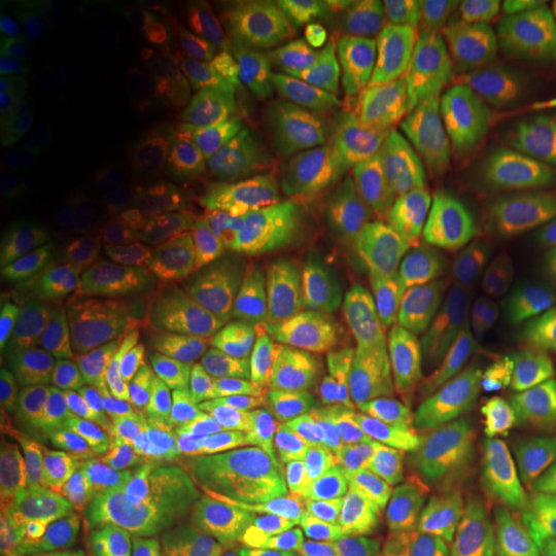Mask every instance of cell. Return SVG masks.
Returning <instances> with one entry per match:
<instances>
[{"label":"cell","instance_id":"6da1fadb","mask_svg":"<svg viewBox=\"0 0 556 556\" xmlns=\"http://www.w3.org/2000/svg\"><path fill=\"white\" fill-rule=\"evenodd\" d=\"M351 142L384 204L392 250L428 274H462L475 255L479 222L451 176L443 131H405L361 116Z\"/></svg>","mask_w":556,"mask_h":556},{"label":"cell","instance_id":"7a4b0ae2","mask_svg":"<svg viewBox=\"0 0 556 556\" xmlns=\"http://www.w3.org/2000/svg\"><path fill=\"white\" fill-rule=\"evenodd\" d=\"M441 345V317L397 307L340 353L328 377L332 428L358 441H389L415 422L428 368Z\"/></svg>","mask_w":556,"mask_h":556},{"label":"cell","instance_id":"3957f363","mask_svg":"<svg viewBox=\"0 0 556 556\" xmlns=\"http://www.w3.org/2000/svg\"><path fill=\"white\" fill-rule=\"evenodd\" d=\"M469 486L456 471L430 458L397 454L361 469L336 518L368 544L405 533L467 528Z\"/></svg>","mask_w":556,"mask_h":556},{"label":"cell","instance_id":"277c9868","mask_svg":"<svg viewBox=\"0 0 556 556\" xmlns=\"http://www.w3.org/2000/svg\"><path fill=\"white\" fill-rule=\"evenodd\" d=\"M451 299L490 319L556 307V219H513L492 229L456 276Z\"/></svg>","mask_w":556,"mask_h":556},{"label":"cell","instance_id":"5b68a950","mask_svg":"<svg viewBox=\"0 0 556 556\" xmlns=\"http://www.w3.org/2000/svg\"><path fill=\"white\" fill-rule=\"evenodd\" d=\"M518 402L497 368L475 348L441 332L417 402L415 426L438 446L477 448L516 426Z\"/></svg>","mask_w":556,"mask_h":556},{"label":"cell","instance_id":"8992f818","mask_svg":"<svg viewBox=\"0 0 556 556\" xmlns=\"http://www.w3.org/2000/svg\"><path fill=\"white\" fill-rule=\"evenodd\" d=\"M464 50L482 83L556 127V65L518 3L469 9Z\"/></svg>","mask_w":556,"mask_h":556},{"label":"cell","instance_id":"52a82bcc","mask_svg":"<svg viewBox=\"0 0 556 556\" xmlns=\"http://www.w3.org/2000/svg\"><path fill=\"white\" fill-rule=\"evenodd\" d=\"M315 212L330 274L351 287L371 281L392 250L371 180L345 165H325L315 178Z\"/></svg>","mask_w":556,"mask_h":556},{"label":"cell","instance_id":"ba28073f","mask_svg":"<svg viewBox=\"0 0 556 556\" xmlns=\"http://www.w3.org/2000/svg\"><path fill=\"white\" fill-rule=\"evenodd\" d=\"M451 176L469 199L482 227L497 229L513 219H556V193L536 176L526 157L503 155L443 131Z\"/></svg>","mask_w":556,"mask_h":556},{"label":"cell","instance_id":"9c48e42d","mask_svg":"<svg viewBox=\"0 0 556 556\" xmlns=\"http://www.w3.org/2000/svg\"><path fill=\"white\" fill-rule=\"evenodd\" d=\"M417 50L426 54L438 83H441L448 116L462 139L477 148L503 152V155L518 157L531 152L544 135L546 122L541 116L475 78L454 60L443 58V52L435 50L433 45L417 47Z\"/></svg>","mask_w":556,"mask_h":556},{"label":"cell","instance_id":"30bf717a","mask_svg":"<svg viewBox=\"0 0 556 556\" xmlns=\"http://www.w3.org/2000/svg\"><path fill=\"white\" fill-rule=\"evenodd\" d=\"M441 332L482 353L516 402L556 368V307L518 319H490L456 307L441 315Z\"/></svg>","mask_w":556,"mask_h":556},{"label":"cell","instance_id":"8fae6325","mask_svg":"<svg viewBox=\"0 0 556 556\" xmlns=\"http://www.w3.org/2000/svg\"><path fill=\"white\" fill-rule=\"evenodd\" d=\"M361 469L345 458H309L278 482L258 490L253 516L270 536H296L304 528L336 516Z\"/></svg>","mask_w":556,"mask_h":556},{"label":"cell","instance_id":"7c38bea8","mask_svg":"<svg viewBox=\"0 0 556 556\" xmlns=\"http://www.w3.org/2000/svg\"><path fill=\"white\" fill-rule=\"evenodd\" d=\"M242 523L219 497L186 495L152 510L139 528L142 556H235Z\"/></svg>","mask_w":556,"mask_h":556},{"label":"cell","instance_id":"4fadbf2b","mask_svg":"<svg viewBox=\"0 0 556 556\" xmlns=\"http://www.w3.org/2000/svg\"><path fill=\"white\" fill-rule=\"evenodd\" d=\"M317 426L294 407L253 409L235 433V467L250 486L266 490L315 458Z\"/></svg>","mask_w":556,"mask_h":556},{"label":"cell","instance_id":"5bb4252c","mask_svg":"<svg viewBox=\"0 0 556 556\" xmlns=\"http://www.w3.org/2000/svg\"><path fill=\"white\" fill-rule=\"evenodd\" d=\"M435 73L417 47L405 45L368 62L356 90L387 124L405 131H426L433 103Z\"/></svg>","mask_w":556,"mask_h":556},{"label":"cell","instance_id":"9a60e30c","mask_svg":"<svg viewBox=\"0 0 556 556\" xmlns=\"http://www.w3.org/2000/svg\"><path fill=\"white\" fill-rule=\"evenodd\" d=\"M41 16L86 26L116 60L135 62L150 52L165 29V5L150 0H54L34 5Z\"/></svg>","mask_w":556,"mask_h":556},{"label":"cell","instance_id":"2e32d148","mask_svg":"<svg viewBox=\"0 0 556 556\" xmlns=\"http://www.w3.org/2000/svg\"><path fill=\"white\" fill-rule=\"evenodd\" d=\"M31 34L52 58L70 101L96 103L106 99L119 80L116 54L86 26L45 16L31 24Z\"/></svg>","mask_w":556,"mask_h":556},{"label":"cell","instance_id":"e0dca14e","mask_svg":"<svg viewBox=\"0 0 556 556\" xmlns=\"http://www.w3.org/2000/svg\"><path fill=\"white\" fill-rule=\"evenodd\" d=\"M129 353V312L119 296L106 294L86 312V317L78 323V330L70 338L65 353L54 364L103 389L119 377Z\"/></svg>","mask_w":556,"mask_h":556},{"label":"cell","instance_id":"ac0fdd59","mask_svg":"<svg viewBox=\"0 0 556 556\" xmlns=\"http://www.w3.org/2000/svg\"><path fill=\"white\" fill-rule=\"evenodd\" d=\"M99 387L58 364L21 377L9 389V409L18 426L31 430L73 428L93 407Z\"/></svg>","mask_w":556,"mask_h":556},{"label":"cell","instance_id":"d6986e66","mask_svg":"<svg viewBox=\"0 0 556 556\" xmlns=\"http://www.w3.org/2000/svg\"><path fill=\"white\" fill-rule=\"evenodd\" d=\"M296 31L309 41L312 50L328 62L332 73L340 75L353 88L358 86L361 73L368 62L402 45L400 37H392L384 29L364 24V21L345 16L336 11H302L296 21Z\"/></svg>","mask_w":556,"mask_h":556},{"label":"cell","instance_id":"ffe728a7","mask_svg":"<svg viewBox=\"0 0 556 556\" xmlns=\"http://www.w3.org/2000/svg\"><path fill=\"white\" fill-rule=\"evenodd\" d=\"M70 477L67 458L31 430L3 422L0 430V486L9 505H34L50 500Z\"/></svg>","mask_w":556,"mask_h":556},{"label":"cell","instance_id":"44dd1931","mask_svg":"<svg viewBox=\"0 0 556 556\" xmlns=\"http://www.w3.org/2000/svg\"><path fill=\"white\" fill-rule=\"evenodd\" d=\"M86 307V281L47 296L45 302L3 317V364L26 366L52 351L62 338L83 319Z\"/></svg>","mask_w":556,"mask_h":556},{"label":"cell","instance_id":"7402d4cb","mask_svg":"<svg viewBox=\"0 0 556 556\" xmlns=\"http://www.w3.org/2000/svg\"><path fill=\"white\" fill-rule=\"evenodd\" d=\"M0 129L3 137L37 148L78 157L83 144V124L78 109L62 93L26 96L3 90L0 96Z\"/></svg>","mask_w":556,"mask_h":556},{"label":"cell","instance_id":"603a6c76","mask_svg":"<svg viewBox=\"0 0 556 556\" xmlns=\"http://www.w3.org/2000/svg\"><path fill=\"white\" fill-rule=\"evenodd\" d=\"M294 5L274 0H214L191 13V31L208 47H235L274 29H296Z\"/></svg>","mask_w":556,"mask_h":556},{"label":"cell","instance_id":"cb8c5ba5","mask_svg":"<svg viewBox=\"0 0 556 556\" xmlns=\"http://www.w3.org/2000/svg\"><path fill=\"white\" fill-rule=\"evenodd\" d=\"M131 184L150 229H170L193 201V170L178 155H155L131 173Z\"/></svg>","mask_w":556,"mask_h":556},{"label":"cell","instance_id":"d4e9b609","mask_svg":"<svg viewBox=\"0 0 556 556\" xmlns=\"http://www.w3.org/2000/svg\"><path fill=\"white\" fill-rule=\"evenodd\" d=\"M73 201L52 189H11L0 197V229L26 232L50 248L70 242Z\"/></svg>","mask_w":556,"mask_h":556},{"label":"cell","instance_id":"484cf974","mask_svg":"<svg viewBox=\"0 0 556 556\" xmlns=\"http://www.w3.org/2000/svg\"><path fill=\"white\" fill-rule=\"evenodd\" d=\"M238 93L250 116L266 127L287 124L299 111V86L294 75L278 60L253 58L242 62Z\"/></svg>","mask_w":556,"mask_h":556},{"label":"cell","instance_id":"4316f807","mask_svg":"<svg viewBox=\"0 0 556 556\" xmlns=\"http://www.w3.org/2000/svg\"><path fill=\"white\" fill-rule=\"evenodd\" d=\"M80 204L86 206L90 219L96 227L106 235V240L116 242H135L142 238L148 222L139 208L135 184L131 176L122 173H106V176L90 180L86 189L80 191Z\"/></svg>","mask_w":556,"mask_h":556},{"label":"cell","instance_id":"83f0119b","mask_svg":"<svg viewBox=\"0 0 556 556\" xmlns=\"http://www.w3.org/2000/svg\"><path fill=\"white\" fill-rule=\"evenodd\" d=\"M78 176V157L3 137L0 142V186L11 189H52Z\"/></svg>","mask_w":556,"mask_h":556},{"label":"cell","instance_id":"f1b7e54d","mask_svg":"<svg viewBox=\"0 0 556 556\" xmlns=\"http://www.w3.org/2000/svg\"><path fill=\"white\" fill-rule=\"evenodd\" d=\"M497 505L516 526L556 528V456L523 464L510 486L500 492Z\"/></svg>","mask_w":556,"mask_h":556},{"label":"cell","instance_id":"f546056e","mask_svg":"<svg viewBox=\"0 0 556 556\" xmlns=\"http://www.w3.org/2000/svg\"><path fill=\"white\" fill-rule=\"evenodd\" d=\"M83 281H86V245L80 240H70L26 278L24 287L0 299V317L16 315L18 309L45 302L47 296Z\"/></svg>","mask_w":556,"mask_h":556},{"label":"cell","instance_id":"4dcf8cb0","mask_svg":"<svg viewBox=\"0 0 556 556\" xmlns=\"http://www.w3.org/2000/svg\"><path fill=\"white\" fill-rule=\"evenodd\" d=\"M490 552V541L471 528H441L374 541L366 556H486Z\"/></svg>","mask_w":556,"mask_h":556},{"label":"cell","instance_id":"1f68e13d","mask_svg":"<svg viewBox=\"0 0 556 556\" xmlns=\"http://www.w3.org/2000/svg\"><path fill=\"white\" fill-rule=\"evenodd\" d=\"M0 78H3L5 90H13V93H60L54 73L47 65V60L37 52V47L9 29L3 31V39H0Z\"/></svg>","mask_w":556,"mask_h":556},{"label":"cell","instance_id":"d6a6232c","mask_svg":"<svg viewBox=\"0 0 556 556\" xmlns=\"http://www.w3.org/2000/svg\"><path fill=\"white\" fill-rule=\"evenodd\" d=\"M332 9L345 13V16H353L364 24L377 26V29H384L387 34H400V37H407L413 47H426L430 41L426 39V31H422V11L420 5L413 3H389V0H374V3H336Z\"/></svg>","mask_w":556,"mask_h":556},{"label":"cell","instance_id":"836d02e7","mask_svg":"<svg viewBox=\"0 0 556 556\" xmlns=\"http://www.w3.org/2000/svg\"><path fill=\"white\" fill-rule=\"evenodd\" d=\"M54 253V248L26 232L0 229V299L26 283L34 270Z\"/></svg>","mask_w":556,"mask_h":556},{"label":"cell","instance_id":"e575fe53","mask_svg":"<svg viewBox=\"0 0 556 556\" xmlns=\"http://www.w3.org/2000/svg\"><path fill=\"white\" fill-rule=\"evenodd\" d=\"M299 552L307 556H366L368 544L343 518H325L291 536Z\"/></svg>","mask_w":556,"mask_h":556},{"label":"cell","instance_id":"d590c367","mask_svg":"<svg viewBox=\"0 0 556 556\" xmlns=\"http://www.w3.org/2000/svg\"><path fill=\"white\" fill-rule=\"evenodd\" d=\"M518 415L536 446L544 448L546 456H556V368L518 402Z\"/></svg>","mask_w":556,"mask_h":556},{"label":"cell","instance_id":"8d00e7d4","mask_svg":"<svg viewBox=\"0 0 556 556\" xmlns=\"http://www.w3.org/2000/svg\"><path fill=\"white\" fill-rule=\"evenodd\" d=\"M507 544L520 556H556V528L548 526H516Z\"/></svg>","mask_w":556,"mask_h":556},{"label":"cell","instance_id":"74e56055","mask_svg":"<svg viewBox=\"0 0 556 556\" xmlns=\"http://www.w3.org/2000/svg\"><path fill=\"white\" fill-rule=\"evenodd\" d=\"M526 163L536 170V176L544 180L556 193V127L541 135V139L533 144L531 152L526 155Z\"/></svg>","mask_w":556,"mask_h":556},{"label":"cell","instance_id":"f35d334b","mask_svg":"<svg viewBox=\"0 0 556 556\" xmlns=\"http://www.w3.org/2000/svg\"><path fill=\"white\" fill-rule=\"evenodd\" d=\"M266 556H307V554L299 552V548L294 546V541L287 539V541H281L276 548H270Z\"/></svg>","mask_w":556,"mask_h":556},{"label":"cell","instance_id":"ab89813d","mask_svg":"<svg viewBox=\"0 0 556 556\" xmlns=\"http://www.w3.org/2000/svg\"><path fill=\"white\" fill-rule=\"evenodd\" d=\"M486 556H520V554H518L516 548H513V546L507 544V541H505V544H500V546H492V552L486 554Z\"/></svg>","mask_w":556,"mask_h":556},{"label":"cell","instance_id":"60d3db41","mask_svg":"<svg viewBox=\"0 0 556 556\" xmlns=\"http://www.w3.org/2000/svg\"><path fill=\"white\" fill-rule=\"evenodd\" d=\"M39 556H86V554H78V552H47V554H39Z\"/></svg>","mask_w":556,"mask_h":556},{"label":"cell","instance_id":"b9f144b4","mask_svg":"<svg viewBox=\"0 0 556 556\" xmlns=\"http://www.w3.org/2000/svg\"><path fill=\"white\" fill-rule=\"evenodd\" d=\"M554 54H556V31H554Z\"/></svg>","mask_w":556,"mask_h":556}]
</instances>
